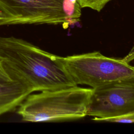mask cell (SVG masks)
<instances>
[{"instance_id":"6da1fadb","label":"cell","mask_w":134,"mask_h":134,"mask_svg":"<svg viewBox=\"0 0 134 134\" xmlns=\"http://www.w3.org/2000/svg\"><path fill=\"white\" fill-rule=\"evenodd\" d=\"M0 61L34 92L76 86L63 57L20 38L0 37Z\"/></svg>"},{"instance_id":"7a4b0ae2","label":"cell","mask_w":134,"mask_h":134,"mask_svg":"<svg viewBox=\"0 0 134 134\" xmlns=\"http://www.w3.org/2000/svg\"><path fill=\"white\" fill-rule=\"evenodd\" d=\"M92 88L78 86L31 93L17 108L21 120L51 122L80 119L86 116Z\"/></svg>"},{"instance_id":"3957f363","label":"cell","mask_w":134,"mask_h":134,"mask_svg":"<svg viewBox=\"0 0 134 134\" xmlns=\"http://www.w3.org/2000/svg\"><path fill=\"white\" fill-rule=\"evenodd\" d=\"M134 50L123 58L107 57L98 51L63 57L65 67L76 85L94 88L110 83L134 77Z\"/></svg>"},{"instance_id":"277c9868","label":"cell","mask_w":134,"mask_h":134,"mask_svg":"<svg viewBox=\"0 0 134 134\" xmlns=\"http://www.w3.org/2000/svg\"><path fill=\"white\" fill-rule=\"evenodd\" d=\"M63 0H0V26L24 24L68 25Z\"/></svg>"},{"instance_id":"5b68a950","label":"cell","mask_w":134,"mask_h":134,"mask_svg":"<svg viewBox=\"0 0 134 134\" xmlns=\"http://www.w3.org/2000/svg\"><path fill=\"white\" fill-rule=\"evenodd\" d=\"M134 111V77L94 88L87 106L86 116L93 120L114 118Z\"/></svg>"},{"instance_id":"8992f818","label":"cell","mask_w":134,"mask_h":134,"mask_svg":"<svg viewBox=\"0 0 134 134\" xmlns=\"http://www.w3.org/2000/svg\"><path fill=\"white\" fill-rule=\"evenodd\" d=\"M33 92L0 61V116L17 109Z\"/></svg>"},{"instance_id":"52a82bcc","label":"cell","mask_w":134,"mask_h":134,"mask_svg":"<svg viewBox=\"0 0 134 134\" xmlns=\"http://www.w3.org/2000/svg\"><path fill=\"white\" fill-rule=\"evenodd\" d=\"M63 9L68 26L80 20L81 7L79 0H63Z\"/></svg>"},{"instance_id":"ba28073f","label":"cell","mask_w":134,"mask_h":134,"mask_svg":"<svg viewBox=\"0 0 134 134\" xmlns=\"http://www.w3.org/2000/svg\"><path fill=\"white\" fill-rule=\"evenodd\" d=\"M111 0H79L81 8H89L100 12Z\"/></svg>"},{"instance_id":"9c48e42d","label":"cell","mask_w":134,"mask_h":134,"mask_svg":"<svg viewBox=\"0 0 134 134\" xmlns=\"http://www.w3.org/2000/svg\"><path fill=\"white\" fill-rule=\"evenodd\" d=\"M101 121H107L113 122L133 123L134 122V111L125 115L119 117L104 119Z\"/></svg>"},{"instance_id":"30bf717a","label":"cell","mask_w":134,"mask_h":134,"mask_svg":"<svg viewBox=\"0 0 134 134\" xmlns=\"http://www.w3.org/2000/svg\"><path fill=\"white\" fill-rule=\"evenodd\" d=\"M2 17H3V13H2V10L0 9V20L2 19Z\"/></svg>"}]
</instances>
